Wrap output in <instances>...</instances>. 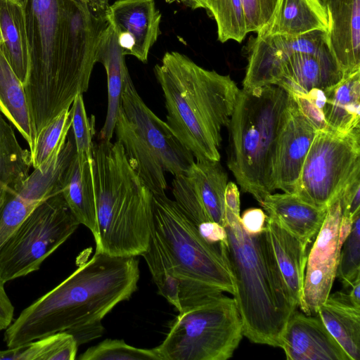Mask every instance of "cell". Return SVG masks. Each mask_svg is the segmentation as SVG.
Returning <instances> with one entry per match:
<instances>
[{
    "label": "cell",
    "instance_id": "cell-40",
    "mask_svg": "<svg viewBox=\"0 0 360 360\" xmlns=\"http://www.w3.org/2000/svg\"><path fill=\"white\" fill-rule=\"evenodd\" d=\"M359 177L349 183L340 195L342 216L352 219L360 212Z\"/></svg>",
    "mask_w": 360,
    "mask_h": 360
},
{
    "label": "cell",
    "instance_id": "cell-34",
    "mask_svg": "<svg viewBox=\"0 0 360 360\" xmlns=\"http://www.w3.org/2000/svg\"><path fill=\"white\" fill-rule=\"evenodd\" d=\"M70 109H66L53 118L38 134L34 147L30 152L32 166L39 167L63 141L66 140L71 128Z\"/></svg>",
    "mask_w": 360,
    "mask_h": 360
},
{
    "label": "cell",
    "instance_id": "cell-16",
    "mask_svg": "<svg viewBox=\"0 0 360 360\" xmlns=\"http://www.w3.org/2000/svg\"><path fill=\"white\" fill-rule=\"evenodd\" d=\"M317 131L290 96L276 142L272 174L274 190L295 193L303 163Z\"/></svg>",
    "mask_w": 360,
    "mask_h": 360
},
{
    "label": "cell",
    "instance_id": "cell-49",
    "mask_svg": "<svg viewBox=\"0 0 360 360\" xmlns=\"http://www.w3.org/2000/svg\"><path fill=\"white\" fill-rule=\"evenodd\" d=\"M185 5L195 9V8H205L204 0H179Z\"/></svg>",
    "mask_w": 360,
    "mask_h": 360
},
{
    "label": "cell",
    "instance_id": "cell-23",
    "mask_svg": "<svg viewBox=\"0 0 360 360\" xmlns=\"http://www.w3.org/2000/svg\"><path fill=\"white\" fill-rule=\"evenodd\" d=\"M114 133L123 147L129 165L153 194H165L167 181L161 161L127 120L122 108Z\"/></svg>",
    "mask_w": 360,
    "mask_h": 360
},
{
    "label": "cell",
    "instance_id": "cell-4",
    "mask_svg": "<svg viewBox=\"0 0 360 360\" xmlns=\"http://www.w3.org/2000/svg\"><path fill=\"white\" fill-rule=\"evenodd\" d=\"M154 72L173 134L196 160L219 161L221 131L229 125L240 91L235 82L176 51L166 52Z\"/></svg>",
    "mask_w": 360,
    "mask_h": 360
},
{
    "label": "cell",
    "instance_id": "cell-1",
    "mask_svg": "<svg viewBox=\"0 0 360 360\" xmlns=\"http://www.w3.org/2000/svg\"><path fill=\"white\" fill-rule=\"evenodd\" d=\"M30 54L25 89L36 139L88 90L106 21L81 0H28L24 8Z\"/></svg>",
    "mask_w": 360,
    "mask_h": 360
},
{
    "label": "cell",
    "instance_id": "cell-43",
    "mask_svg": "<svg viewBox=\"0 0 360 360\" xmlns=\"http://www.w3.org/2000/svg\"><path fill=\"white\" fill-rule=\"evenodd\" d=\"M197 229L201 236L211 244L227 243V233L225 227L215 221L204 222L200 224Z\"/></svg>",
    "mask_w": 360,
    "mask_h": 360
},
{
    "label": "cell",
    "instance_id": "cell-8",
    "mask_svg": "<svg viewBox=\"0 0 360 360\" xmlns=\"http://www.w3.org/2000/svg\"><path fill=\"white\" fill-rule=\"evenodd\" d=\"M153 221L155 233L180 276L233 295V279L221 244L206 241L166 194H153Z\"/></svg>",
    "mask_w": 360,
    "mask_h": 360
},
{
    "label": "cell",
    "instance_id": "cell-30",
    "mask_svg": "<svg viewBox=\"0 0 360 360\" xmlns=\"http://www.w3.org/2000/svg\"><path fill=\"white\" fill-rule=\"evenodd\" d=\"M31 165L30 151L22 149L0 112V212L7 199L21 188Z\"/></svg>",
    "mask_w": 360,
    "mask_h": 360
},
{
    "label": "cell",
    "instance_id": "cell-33",
    "mask_svg": "<svg viewBox=\"0 0 360 360\" xmlns=\"http://www.w3.org/2000/svg\"><path fill=\"white\" fill-rule=\"evenodd\" d=\"M205 8L214 17L218 39L241 42L248 33L242 0H204Z\"/></svg>",
    "mask_w": 360,
    "mask_h": 360
},
{
    "label": "cell",
    "instance_id": "cell-42",
    "mask_svg": "<svg viewBox=\"0 0 360 360\" xmlns=\"http://www.w3.org/2000/svg\"><path fill=\"white\" fill-rule=\"evenodd\" d=\"M267 215L259 208H250L244 211L240 223L250 234H257L265 230Z\"/></svg>",
    "mask_w": 360,
    "mask_h": 360
},
{
    "label": "cell",
    "instance_id": "cell-26",
    "mask_svg": "<svg viewBox=\"0 0 360 360\" xmlns=\"http://www.w3.org/2000/svg\"><path fill=\"white\" fill-rule=\"evenodd\" d=\"M266 230L281 274L297 307L302 302L307 244L267 216Z\"/></svg>",
    "mask_w": 360,
    "mask_h": 360
},
{
    "label": "cell",
    "instance_id": "cell-25",
    "mask_svg": "<svg viewBox=\"0 0 360 360\" xmlns=\"http://www.w3.org/2000/svg\"><path fill=\"white\" fill-rule=\"evenodd\" d=\"M316 314L349 360H359L360 307L353 303L349 292L330 293Z\"/></svg>",
    "mask_w": 360,
    "mask_h": 360
},
{
    "label": "cell",
    "instance_id": "cell-14",
    "mask_svg": "<svg viewBox=\"0 0 360 360\" xmlns=\"http://www.w3.org/2000/svg\"><path fill=\"white\" fill-rule=\"evenodd\" d=\"M121 108L127 120L159 158L165 172L179 174L193 164L194 157L144 103L128 73L124 79Z\"/></svg>",
    "mask_w": 360,
    "mask_h": 360
},
{
    "label": "cell",
    "instance_id": "cell-35",
    "mask_svg": "<svg viewBox=\"0 0 360 360\" xmlns=\"http://www.w3.org/2000/svg\"><path fill=\"white\" fill-rule=\"evenodd\" d=\"M79 360H160L153 349H141L127 344L123 340L106 339L87 349Z\"/></svg>",
    "mask_w": 360,
    "mask_h": 360
},
{
    "label": "cell",
    "instance_id": "cell-27",
    "mask_svg": "<svg viewBox=\"0 0 360 360\" xmlns=\"http://www.w3.org/2000/svg\"><path fill=\"white\" fill-rule=\"evenodd\" d=\"M92 160L79 158L75 153L65 174L62 194L79 224L87 227L94 237L97 225Z\"/></svg>",
    "mask_w": 360,
    "mask_h": 360
},
{
    "label": "cell",
    "instance_id": "cell-13",
    "mask_svg": "<svg viewBox=\"0 0 360 360\" xmlns=\"http://www.w3.org/2000/svg\"><path fill=\"white\" fill-rule=\"evenodd\" d=\"M249 49L243 89L276 85L284 64L296 53H318L330 49L327 32L314 30L298 36H257Z\"/></svg>",
    "mask_w": 360,
    "mask_h": 360
},
{
    "label": "cell",
    "instance_id": "cell-32",
    "mask_svg": "<svg viewBox=\"0 0 360 360\" xmlns=\"http://www.w3.org/2000/svg\"><path fill=\"white\" fill-rule=\"evenodd\" d=\"M78 347L72 334L60 331L17 347L0 351V359L74 360Z\"/></svg>",
    "mask_w": 360,
    "mask_h": 360
},
{
    "label": "cell",
    "instance_id": "cell-36",
    "mask_svg": "<svg viewBox=\"0 0 360 360\" xmlns=\"http://www.w3.org/2000/svg\"><path fill=\"white\" fill-rule=\"evenodd\" d=\"M336 277L345 290L360 278V212L354 216L350 232L342 245Z\"/></svg>",
    "mask_w": 360,
    "mask_h": 360
},
{
    "label": "cell",
    "instance_id": "cell-20",
    "mask_svg": "<svg viewBox=\"0 0 360 360\" xmlns=\"http://www.w3.org/2000/svg\"><path fill=\"white\" fill-rule=\"evenodd\" d=\"M328 18V44L344 75L360 70V0H338Z\"/></svg>",
    "mask_w": 360,
    "mask_h": 360
},
{
    "label": "cell",
    "instance_id": "cell-12",
    "mask_svg": "<svg viewBox=\"0 0 360 360\" xmlns=\"http://www.w3.org/2000/svg\"><path fill=\"white\" fill-rule=\"evenodd\" d=\"M342 216L339 195L328 206L323 223L307 256L300 306L307 315L317 314L328 297L336 278L342 245L340 242Z\"/></svg>",
    "mask_w": 360,
    "mask_h": 360
},
{
    "label": "cell",
    "instance_id": "cell-5",
    "mask_svg": "<svg viewBox=\"0 0 360 360\" xmlns=\"http://www.w3.org/2000/svg\"><path fill=\"white\" fill-rule=\"evenodd\" d=\"M92 156L96 252L141 256L153 226V193L129 165L119 141L98 139Z\"/></svg>",
    "mask_w": 360,
    "mask_h": 360
},
{
    "label": "cell",
    "instance_id": "cell-28",
    "mask_svg": "<svg viewBox=\"0 0 360 360\" xmlns=\"http://www.w3.org/2000/svg\"><path fill=\"white\" fill-rule=\"evenodd\" d=\"M1 51L20 82L24 84L30 54L24 8L15 0H0Z\"/></svg>",
    "mask_w": 360,
    "mask_h": 360
},
{
    "label": "cell",
    "instance_id": "cell-37",
    "mask_svg": "<svg viewBox=\"0 0 360 360\" xmlns=\"http://www.w3.org/2000/svg\"><path fill=\"white\" fill-rule=\"evenodd\" d=\"M71 129L73 135L77 156L79 158L92 160L93 136L94 131V116L87 117L82 94H77L70 108Z\"/></svg>",
    "mask_w": 360,
    "mask_h": 360
},
{
    "label": "cell",
    "instance_id": "cell-47",
    "mask_svg": "<svg viewBox=\"0 0 360 360\" xmlns=\"http://www.w3.org/2000/svg\"><path fill=\"white\" fill-rule=\"evenodd\" d=\"M320 110L323 111L326 96L324 90L319 89H313L304 94Z\"/></svg>",
    "mask_w": 360,
    "mask_h": 360
},
{
    "label": "cell",
    "instance_id": "cell-2",
    "mask_svg": "<svg viewBox=\"0 0 360 360\" xmlns=\"http://www.w3.org/2000/svg\"><path fill=\"white\" fill-rule=\"evenodd\" d=\"M139 275L136 257L96 252L90 260L21 311L5 330L7 347L101 321L137 290Z\"/></svg>",
    "mask_w": 360,
    "mask_h": 360
},
{
    "label": "cell",
    "instance_id": "cell-51",
    "mask_svg": "<svg viewBox=\"0 0 360 360\" xmlns=\"http://www.w3.org/2000/svg\"><path fill=\"white\" fill-rule=\"evenodd\" d=\"M19 4H20L23 8L26 6L28 0H15Z\"/></svg>",
    "mask_w": 360,
    "mask_h": 360
},
{
    "label": "cell",
    "instance_id": "cell-41",
    "mask_svg": "<svg viewBox=\"0 0 360 360\" xmlns=\"http://www.w3.org/2000/svg\"><path fill=\"white\" fill-rule=\"evenodd\" d=\"M303 115L318 130L327 129L323 111L318 108L304 94L288 93Z\"/></svg>",
    "mask_w": 360,
    "mask_h": 360
},
{
    "label": "cell",
    "instance_id": "cell-22",
    "mask_svg": "<svg viewBox=\"0 0 360 360\" xmlns=\"http://www.w3.org/2000/svg\"><path fill=\"white\" fill-rule=\"evenodd\" d=\"M329 18L321 0H278L274 15L257 36H298L314 30L328 32Z\"/></svg>",
    "mask_w": 360,
    "mask_h": 360
},
{
    "label": "cell",
    "instance_id": "cell-7",
    "mask_svg": "<svg viewBox=\"0 0 360 360\" xmlns=\"http://www.w3.org/2000/svg\"><path fill=\"white\" fill-rule=\"evenodd\" d=\"M243 336L236 302L222 292L179 312L154 349L160 360H226Z\"/></svg>",
    "mask_w": 360,
    "mask_h": 360
},
{
    "label": "cell",
    "instance_id": "cell-11",
    "mask_svg": "<svg viewBox=\"0 0 360 360\" xmlns=\"http://www.w3.org/2000/svg\"><path fill=\"white\" fill-rule=\"evenodd\" d=\"M174 176V200L196 227L210 221L224 226L228 176L219 161H194L188 169Z\"/></svg>",
    "mask_w": 360,
    "mask_h": 360
},
{
    "label": "cell",
    "instance_id": "cell-48",
    "mask_svg": "<svg viewBox=\"0 0 360 360\" xmlns=\"http://www.w3.org/2000/svg\"><path fill=\"white\" fill-rule=\"evenodd\" d=\"M360 278H358L350 286L348 292L353 303L360 307Z\"/></svg>",
    "mask_w": 360,
    "mask_h": 360
},
{
    "label": "cell",
    "instance_id": "cell-19",
    "mask_svg": "<svg viewBox=\"0 0 360 360\" xmlns=\"http://www.w3.org/2000/svg\"><path fill=\"white\" fill-rule=\"evenodd\" d=\"M343 77L330 49L318 53H296L284 64L276 86L288 93L306 94L313 89L326 90Z\"/></svg>",
    "mask_w": 360,
    "mask_h": 360
},
{
    "label": "cell",
    "instance_id": "cell-38",
    "mask_svg": "<svg viewBox=\"0 0 360 360\" xmlns=\"http://www.w3.org/2000/svg\"><path fill=\"white\" fill-rule=\"evenodd\" d=\"M37 206L18 196H10L0 212V250Z\"/></svg>",
    "mask_w": 360,
    "mask_h": 360
},
{
    "label": "cell",
    "instance_id": "cell-15",
    "mask_svg": "<svg viewBox=\"0 0 360 360\" xmlns=\"http://www.w3.org/2000/svg\"><path fill=\"white\" fill-rule=\"evenodd\" d=\"M105 20L123 53L146 63L160 34L161 13L155 0H117L108 6Z\"/></svg>",
    "mask_w": 360,
    "mask_h": 360
},
{
    "label": "cell",
    "instance_id": "cell-17",
    "mask_svg": "<svg viewBox=\"0 0 360 360\" xmlns=\"http://www.w3.org/2000/svg\"><path fill=\"white\" fill-rule=\"evenodd\" d=\"M288 360H349L317 315L295 311L281 337Z\"/></svg>",
    "mask_w": 360,
    "mask_h": 360
},
{
    "label": "cell",
    "instance_id": "cell-39",
    "mask_svg": "<svg viewBox=\"0 0 360 360\" xmlns=\"http://www.w3.org/2000/svg\"><path fill=\"white\" fill-rule=\"evenodd\" d=\"M278 0H242L248 32H261L271 20Z\"/></svg>",
    "mask_w": 360,
    "mask_h": 360
},
{
    "label": "cell",
    "instance_id": "cell-18",
    "mask_svg": "<svg viewBox=\"0 0 360 360\" xmlns=\"http://www.w3.org/2000/svg\"><path fill=\"white\" fill-rule=\"evenodd\" d=\"M145 259L158 292L179 312L223 291L180 276L162 248L153 226Z\"/></svg>",
    "mask_w": 360,
    "mask_h": 360
},
{
    "label": "cell",
    "instance_id": "cell-45",
    "mask_svg": "<svg viewBox=\"0 0 360 360\" xmlns=\"http://www.w3.org/2000/svg\"><path fill=\"white\" fill-rule=\"evenodd\" d=\"M5 283L0 279V330L9 327L14 315V307L5 290Z\"/></svg>",
    "mask_w": 360,
    "mask_h": 360
},
{
    "label": "cell",
    "instance_id": "cell-44",
    "mask_svg": "<svg viewBox=\"0 0 360 360\" xmlns=\"http://www.w3.org/2000/svg\"><path fill=\"white\" fill-rule=\"evenodd\" d=\"M66 331L72 334L77 345H80L101 336L104 328L100 321L75 327Z\"/></svg>",
    "mask_w": 360,
    "mask_h": 360
},
{
    "label": "cell",
    "instance_id": "cell-6",
    "mask_svg": "<svg viewBox=\"0 0 360 360\" xmlns=\"http://www.w3.org/2000/svg\"><path fill=\"white\" fill-rule=\"evenodd\" d=\"M290 100L279 86L243 88L227 127L228 167L242 191L259 203L274 191L276 142Z\"/></svg>",
    "mask_w": 360,
    "mask_h": 360
},
{
    "label": "cell",
    "instance_id": "cell-21",
    "mask_svg": "<svg viewBox=\"0 0 360 360\" xmlns=\"http://www.w3.org/2000/svg\"><path fill=\"white\" fill-rule=\"evenodd\" d=\"M259 204L269 217L307 245L321 229L327 212V209L309 204L295 193H271Z\"/></svg>",
    "mask_w": 360,
    "mask_h": 360
},
{
    "label": "cell",
    "instance_id": "cell-50",
    "mask_svg": "<svg viewBox=\"0 0 360 360\" xmlns=\"http://www.w3.org/2000/svg\"><path fill=\"white\" fill-rule=\"evenodd\" d=\"M321 1L323 3V4L327 10L328 14H329L331 12V11L333 9L335 4L338 1V0H321Z\"/></svg>",
    "mask_w": 360,
    "mask_h": 360
},
{
    "label": "cell",
    "instance_id": "cell-31",
    "mask_svg": "<svg viewBox=\"0 0 360 360\" xmlns=\"http://www.w3.org/2000/svg\"><path fill=\"white\" fill-rule=\"evenodd\" d=\"M0 112L18 129L31 152L35 139L22 83L6 59L0 46Z\"/></svg>",
    "mask_w": 360,
    "mask_h": 360
},
{
    "label": "cell",
    "instance_id": "cell-24",
    "mask_svg": "<svg viewBox=\"0 0 360 360\" xmlns=\"http://www.w3.org/2000/svg\"><path fill=\"white\" fill-rule=\"evenodd\" d=\"M124 56L115 32L108 25L101 36L96 56V62L102 63L105 69L108 84L107 114L99 140L110 141L114 134L124 82L129 73Z\"/></svg>",
    "mask_w": 360,
    "mask_h": 360
},
{
    "label": "cell",
    "instance_id": "cell-10",
    "mask_svg": "<svg viewBox=\"0 0 360 360\" xmlns=\"http://www.w3.org/2000/svg\"><path fill=\"white\" fill-rule=\"evenodd\" d=\"M359 174L360 127L347 132L320 130L305 158L295 194L328 209Z\"/></svg>",
    "mask_w": 360,
    "mask_h": 360
},
{
    "label": "cell",
    "instance_id": "cell-46",
    "mask_svg": "<svg viewBox=\"0 0 360 360\" xmlns=\"http://www.w3.org/2000/svg\"><path fill=\"white\" fill-rule=\"evenodd\" d=\"M90 12L98 19L106 21L105 14L109 5V0H81ZM107 22V21H106Z\"/></svg>",
    "mask_w": 360,
    "mask_h": 360
},
{
    "label": "cell",
    "instance_id": "cell-52",
    "mask_svg": "<svg viewBox=\"0 0 360 360\" xmlns=\"http://www.w3.org/2000/svg\"><path fill=\"white\" fill-rule=\"evenodd\" d=\"M2 43H3V39H2L1 32V30H0V44H1Z\"/></svg>",
    "mask_w": 360,
    "mask_h": 360
},
{
    "label": "cell",
    "instance_id": "cell-9",
    "mask_svg": "<svg viewBox=\"0 0 360 360\" xmlns=\"http://www.w3.org/2000/svg\"><path fill=\"white\" fill-rule=\"evenodd\" d=\"M79 224L62 192L41 202L0 250V279L6 283L39 270Z\"/></svg>",
    "mask_w": 360,
    "mask_h": 360
},
{
    "label": "cell",
    "instance_id": "cell-3",
    "mask_svg": "<svg viewBox=\"0 0 360 360\" xmlns=\"http://www.w3.org/2000/svg\"><path fill=\"white\" fill-rule=\"evenodd\" d=\"M227 243L220 249L232 274L233 299L243 335L254 343L281 347L286 323L297 307L278 268L266 227L250 234L240 210L225 209Z\"/></svg>",
    "mask_w": 360,
    "mask_h": 360
},
{
    "label": "cell",
    "instance_id": "cell-29",
    "mask_svg": "<svg viewBox=\"0 0 360 360\" xmlns=\"http://www.w3.org/2000/svg\"><path fill=\"white\" fill-rule=\"evenodd\" d=\"M324 91L326 101L323 113L327 129L347 132L359 128L360 70L344 75Z\"/></svg>",
    "mask_w": 360,
    "mask_h": 360
}]
</instances>
